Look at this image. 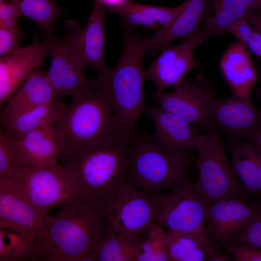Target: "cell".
<instances>
[{"label":"cell","instance_id":"1","mask_svg":"<svg viewBox=\"0 0 261 261\" xmlns=\"http://www.w3.org/2000/svg\"><path fill=\"white\" fill-rule=\"evenodd\" d=\"M106 202L80 190L55 215L45 217L42 236L34 244L32 260L73 261L94 248L107 232Z\"/></svg>","mask_w":261,"mask_h":261},{"label":"cell","instance_id":"2","mask_svg":"<svg viewBox=\"0 0 261 261\" xmlns=\"http://www.w3.org/2000/svg\"><path fill=\"white\" fill-rule=\"evenodd\" d=\"M135 137L120 133L70 151L63 166L80 190L106 203L129 182Z\"/></svg>","mask_w":261,"mask_h":261},{"label":"cell","instance_id":"3","mask_svg":"<svg viewBox=\"0 0 261 261\" xmlns=\"http://www.w3.org/2000/svg\"><path fill=\"white\" fill-rule=\"evenodd\" d=\"M123 25L124 44L118 61L95 81L98 91L108 103L123 130L134 137L138 119L147 110L143 91V58L147 52L135 27Z\"/></svg>","mask_w":261,"mask_h":261},{"label":"cell","instance_id":"4","mask_svg":"<svg viewBox=\"0 0 261 261\" xmlns=\"http://www.w3.org/2000/svg\"><path fill=\"white\" fill-rule=\"evenodd\" d=\"M72 97L54 125L62 155L104 138L125 133L100 91L87 89Z\"/></svg>","mask_w":261,"mask_h":261},{"label":"cell","instance_id":"5","mask_svg":"<svg viewBox=\"0 0 261 261\" xmlns=\"http://www.w3.org/2000/svg\"><path fill=\"white\" fill-rule=\"evenodd\" d=\"M191 162L190 152L166 150L137 134L134 140L129 182L148 196L172 190L188 181Z\"/></svg>","mask_w":261,"mask_h":261},{"label":"cell","instance_id":"6","mask_svg":"<svg viewBox=\"0 0 261 261\" xmlns=\"http://www.w3.org/2000/svg\"><path fill=\"white\" fill-rule=\"evenodd\" d=\"M65 34L57 37L52 32L43 34L42 42L51 56L48 76L58 99L87 89L98 90L95 80L84 72L81 47L82 29L79 23L68 19L64 23Z\"/></svg>","mask_w":261,"mask_h":261},{"label":"cell","instance_id":"7","mask_svg":"<svg viewBox=\"0 0 261 261\" xmlns=\"http://www.w3.org/2000/svg\"><path fill=\"white\" fill-rule=\"evenodd\" d=\"M219 132L210 129L201 135L196 165L198 180L195 191L210 204L225 198L244 199L250 193L237 179L231 168Z\"/></svg>","mask_w":261,"mask_h":261},{"label":"cell","instance_id":"8","mask_svg":"<svg viewBox=\"0 0 261 261\" xmlns=\"http://www.w3.org/2000/svg\"><path fill=\"white\" fill-rule=\"evenodd\" d=\"M7 188L46 215L80 190L63 165L26 167L18 174L0 180Z\"/></svg>","mask_w":261,"mask_h":261},{"label":"cell","instance_id":"9","mask_svg":"<svg viewBox=\"0 0 261 261\" xmlns=\"http://www.w3.org/2000/svg\"><path fill=\"white\" fill-rule=\"evenodd\" d=\"M149 196L158 211L157 222L166 232L210 240L205 226L210 204L195 191L189 181L174 189Z\"/></svg>","mask_w":261,"mask_h":261},{"label":"cell","instance_id":"10","mask_svg":"<svg viewBox=\"0 0 261 261\" xmlns=\"http://www.w3.org/2000/svg\"><path fill=\"white\" fill-rule=\"evenodd\" d=\"M104 213L108 231L127 235L140 233L158 218L150 197L130 182L109 198Z\"/></svg>","mask_w":261,"mask_h":261},{"label":"cell","instance_id":"11","mask_svg":"<svg viewBox=\"0 0 261 261\" xmlns=\"http://www.w3.org/2000/svg\"><path fill=\"white\" fill-rule=\"evenodd\" d=\"M261 112L254 104L249 91L226 99L213 98L207 114L208 130H214L232 142L246 138L261 123Z\"/></svg>","mask_w":261,"mask_h":261},{"label":"cell","instance_id":"12","mask_svg":"<svg viewBox=\"0 0 261 261\" xmlns=\"http://www.w3.org/2000/svg\"><path fill=\"white\" fill-rule=\"evenodd\" d=\"M207 41L202 30L185 38L180 44L168 45L145 71V79L151 80L160 93L169 87L175 88L191 70L200 66L193 56L195 47Z\"/></svg>","mask_w":261,"mask_h":261},{"label":"cell","instance_id":"13","mask_svg":"<svg viewBox=\"0 0 261 261\" xmlns=\"http://www.w3.org/2000/svg\"><path fill=\"white\" fill-rule=\"evenodd\" d=\"M215 88L202 74L193 79H185L171 92H151L160 107L190 123H197L206 130L207 114L214 98Z\"/></svg>","mask_w":261,"mask_h":261},{"label":"cell","instance_id":"14","mask_svg":"<svg viewBox=\"0 0 261 261\" xmlns=\"http://www.w3.org/2000/svg\"><path fill=\"white\" fill-rule=\"evenodd\" d=\"M48 55L36 34L28 46L0 57V109L30 74L44 64Z\"/></svg>","mask_w":261,"mask_h":261},{"label":"cell","instance_id":"15","mask_svg":"<svg viewBox=\"0 0 261 261\" xmlns=\"http://www.w3.org/2000/svg\"><path fill=\"white\" fill-rule=\"evenodd\" d=\"M260 209L240 198H225L216 201L210 205L206 220L210 240L212 244L225 243L244 228Z\"/></svg>","mask_w":261,"mask_h":261},{"label":"cell","instance_id":"16","mask_svg":"<svg viewBox=\"0 0 261 261\" xmlns=\"http://www.w3.org/2000/svg\"><path fill=\"white\" fill-rule=\"evenodd\" d=\"M47 215L25 202L0 182V226L12 230L34 246L44 230Z\"/></svg>","mask_w":261,"mask_h":261},{"label":"cell","instance_id":"17","mask_svg":"<svg viewBox=\"0 0 261 261\" xmlns=\"http://www.w3.org/2000/svg\"><path fill=\"white\" fill-rule=\"evenodd\" d=\"M146 112L155 127L154 134L149 139L152 143L175 153L197 148L200 135L195 133L191 123L160 107L147 109Z\"/></svg>","mask_w":261,"mask_h":261},{"label":"cell","instance_id":"18","mask_svg":"<svg viewBox=\"0 0 261 261\" xmlns=\"http://www.w3.org/2000/svg\"><path fill=\"white\" fill-rule=\"evenodd\" d=\"M208 0H188L184 9L171 21L161 26L147 37H142L147 52L154 54L174 40L186 37L201 30Z\"/></svg>","mask_w":261,"mask_h":261},{"label":"cell","instance_id":"19","mask_svg":"<svg viewBox=\"0 0 261 261\" xmlns=\"http://www.w3.org/2000/svg\"><path fill=\"white\" fill-rule=\"evenodd\" d=\"M18 154L27 166L32 168L57 165L62 146L54 125L40 128L16 139Z\"/></svg>","mask_w":261,"mask_h":261},{"label":"cell","instance_id":"20","mask_svg":"<svg viewBox=\"0 0 261 261\" xmlns=\"http://www.w3.org/2000/svg\"><path fill=\"white\" fill-rule=\"evenodd\" d=\"M66 104L59 99L15 113L0 114V126L18 139L37 129L55 125Z\"/></svg>","mask_w":261,"mask_h":261},{"label":"cell","instance_id":"21","mask_svg":"<svg viewBox=\"0 0 261 261\" xmlns=\"http://www.w3.org/2000/svg\"><path fill=\"white\" fill-rule=\"evenodd\" d=\"M220 68L233 94L249 91L258 76L249 50L239 41L231 43L220 61Z\"/></svg>","mask_w":261,"mask_h":261},{"label":"cell","instance_id":"22","mask_svg":"<svg viewBox=\"0 0 261 261\" xmlns=\"http://www.w3.org/2000/svg\"><path fill=\"white\" fill-rule=\"evenodd\" d=\"M58 100L47 72L37 68L9 97L0 114L15 113Z\"/></svg>","mask_w":261,"mask_h":261},{"label":"cell","instance_id":"23","mask_svg":"<svg viewBox=\"0 0 261 261\" xmlns=\"http://www.w3.org/2000/svg\"><path fill=\"white\" fill-rule=\"evenodd\" d=\"M105 38L103 4L101 0H95L89 18L82 30L81 47L85 68L95 69L98 76L109 69L104 58Z\"/></svg>","mask_w":261,"mask_h":261},{"label":"cell","instance_id":"24","mask_svg":"<svg viewBox=\"0 0 261 261\" xmlns=\"http://www.w3.org/2000/svg\"><path fill=\"white\" fill-rule=\"evenodd\" d=\"M188 0L176 7L150 5L127 0L108 7L112 13L118 14L123 24L135 27L142 25L156 29L171 21L185 7Z\"/></svg>","mask_w":261,"mask_h":261},{"label":"cell","instance_id":"25","mask_svg":"<svg viewBox=\"0 0 261 261\" xmlns=\"http://www.w3.org/2000/svg\"><path fill=\"white\" fill-rule=\"evenodd\" d=\"M255 10L246 7L241 0H208L202 22L206 39L225 33L241 18L250 19Z\"/></svg>","mask_w":261,"mask_h":261},{"label":"cell","instance_id":"26","mask_svg":"<svg viewBox=\"0 0 261 261\" xmlns=\"http://www.w3.org/2000/svg\"><path fill=\"white\" fill-rule=\"evenodd\" d=\"M231 150L230 165L234 174L247 191L260 194L261 151L243 139L232 142Z\"/></svg>","mask_w":261,"mask_h":261},{"label":"cell","instance_id":"27","mask_svg":"<svg viewBox=\"0 0 261 261\" xmlns=\"http://www.w3.org/2000/svg\"><path fill=\"white\" fill-rule=\"evenodd\" d=\"M162 239L170 261H203L215 249L210 240L189 234L165 231Z\"/></svg>","mask_w":261,"mask_h":261},{"label":"cell","instance_id":"28","mask_svg":"<svg viewBox=\"0 0 261 261\" xmlns=\"http://www.w3.org/2000/svg\"><path fill=\"white\" fill-rule=\"evenodd\" d=\"M140 233L127 235L107 231L94 250L98 261H132Z\"/></svg>","mask_w":261,"mask_h":261},{"label":"cell","instance_id":"29","mask_svg":"<svg viewBox=\"0 0 261 261\" xmlns=\"http://www.w3.org/2000/svg\"><path fill=\"white\" fill-rule=\"evenodd\" d=\"M21 17L33 20L45 32L54 31V25L60 14L59 7L51 0H10Z\"/></svg>","mask_w":261,"mask_h":261},{"label":"cell","instance_id":"30","mask_svg":"<svg viewBox=\"0 0 261 261\" xmlns=\"http://www.w3.org/2000/svg\"><path fill=\"white\" fill-rule=\"evenodd\" d=\"M164 227L153 222L140 233L132 261H170L162 239Z\"/></svg>","mask_w":261,"mask_h":261},{"label":"cell","instance_id":"31","mask_svg":"<svg viewBox=\"0 0 261 261\" xmlns=\"http://www.w3.org/2000/svg\"><path fill=\"white\" fill-rule=\"evenodd\" d=\"M33 247L18 232L0 226V261L32 259Z\"/></svg>","mask_w":261,"mask_h":261},{"label":"cell","instance_id":"32","mask_svg":"<svg viewBox=\"0 0 261 261\" xmlns=\"http://www.w3.org/2000/svg\"><path fill=\"white\" fill-rule=\"evenodd\" d=\"M15 139L0 126V180L14 176L26 167L17 151Z\"/></svg>","mask_w":261,"mask_h":261},{"label":"cell","instance_id":"33","mask_svg":"<svg viewBox=\"0 0 261 261\" xmlns=\"http://www.w3.org/2000/svg\"><path fill=\"white\" fill-rule=\"evenodd\" d=\"M250 51L259 57L261 56V30L252 25L246 19L241 18L227 29Z\"/></svg>","mask_w":261,"mask_h":261},{"label":"cell","instance_id":"34","mask_svg":"<svg viewBox=\"0 0 261 261\" xmlns=\"http://www.w3.org/2000/svg\"><path fill=\"white\" fill-rule=\"evenodd\" d=\"M225 243L261 248V211L260 209L247 225Z\"/></svg>","mask_w":261,"mask_h":261},{"label":"cell","instance_id":"35","mask_svg":"<svg viewBox=\"0 0 261 261\" xmlns=\"http://www.w3.org/2000/svg\"><path fill=\"white\" fill-rule=\"evenodd\" d=\"M222 248L233 257L234 261H261V248L231 243L224 244Z\"/></svg>","mask_w":261,"mask_h":261},{"label":"cell","instance_id":"36","mask_svg":"<svg viewBox=\"0 0 261 261\" xmlns=\"http://www.w3.org/2000/svg\"><path fill=\"white\" fill-rule=\"evenodd\" d=\"M21 15L15 5L9 0L0 4V21L11 25L17 26Z\"/></svg>","mask_w":261,"mask_h":261},{"label":"cell","instance_id":"37","mask_svg":"<svg viewBox=\"0 0 261 261\" xmlns=\"http://www.w3.org/2000/svg\"><path fill=\"white\" fill-rule=\"evenodd\" d=\"M246 139L256 148L261 151V124L252 130L248 135Z\"/></svg>","mask_w":261,"mask_h":261},{"label":"cell","instance_id":"38","mask_svg":"<svg viewBox=\"0 0 261 261\" xmlns=\"http://www.w3.org/2000/svg\"><path fill=\"white\" fill-rule=\"evenodd\" d=\"M205 259L209 261H233L230 257L225 254L220 253L216 249L213 251L207 253Z\"/></svg>","mask_w":261,"mask_h":261},{"label":"cell","instance_id":"39","mask_svg":"<svg viewBox=\"0 0 261 261\" xmlns=\"http://www.w3.org/2000/svg\"><path fill=\"white\" fill-rule=\"evenodd\" d=\"M73 261H98V259L95 251L93 250L78 256L74 259Z\"/></svg>","mask_w":261,"mask_h":261},{"label":"cell","instance_id":"40","mask_svg":"<svg viewBox=\"0 0 261 261\" xmlns=\"http://www.w3.org/2000/svg\"><path fill=\"white\" fill-rule=\"evenodd\" d=\"M248 8H259L261 6V0H241Z\"/></svg>","mask_w":261,"mask_h":261},{"label":"cell","instance_id":"41","mask_svg":"<svg viewBox=\"0 0 261 261\" xmlns=\"http://www.w3.org/2000/svg\"><path fill=\"white\" fill-rule=\"evenodd\" d=\"M127 0H101L103 4H105L108 7L119 4Z\"/></svg>","mask_w":261,"mask_h":261},{"label":"cell","instance_id":"42","mask_svg":"<svg viewBox=\"0 0 261 261\" xmlns=\"http://www.w3.org/2000/svg\"><path fill=\"white\" fill-rule=\"evenodd\" d=\"M5 0H0V4L2 3Z\"/></svg>","mask_w":261,"mask_h":261}]
</instances>
